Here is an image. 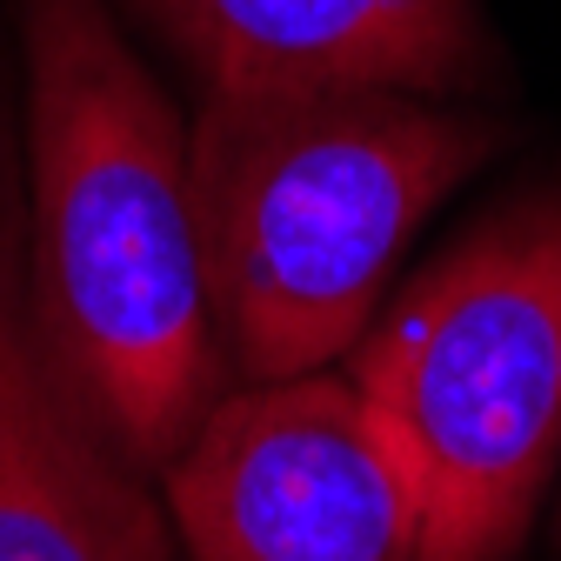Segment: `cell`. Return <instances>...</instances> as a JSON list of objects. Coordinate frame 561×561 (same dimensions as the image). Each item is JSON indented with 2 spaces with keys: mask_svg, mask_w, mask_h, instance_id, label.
Returning <instances> with one entry per match:
<instances>
[{
  "mask_svg": "<svg viewBox=\"0 0 561 561\" xmlns=\"http://www.w3.org/2000/svg\"><path fill=\"white\" fill-rule=\"evenodd\" d=\"M194 561H421V502L355 375L254 381L168 461Z\"/></svg>",
  "mask_w": 561,
  "mask_h": 561,
  "instance_id": "277c9868",
  "label": "cell"
},
{
  "mask_svg": "<svg viewBox=\"0 0 561 561\" xmlns=\"http://www.w3.org/2000/svg\"><path fill=\"white\" fill-rule=\"evenodd\" d=\"M421 502V561H508L561 442V187L468 228L355 347Z\"/></svg>",
  "mask_w": 561,
  "mask_h": 561,
  "instance_id": "3957f363",
  "label": "cell"
},
{
  "mask_svg": "<svg viewBox=\"0 0 561 561\" xmlns=\"http://www.w3.org/2000/svg\"><path fill=\"white\" fill-rule=\"evenodd\" d=\"M34 241L47 355L140 474H168L221 401V334L168 94L101 0H21Z\"/></svg>",
  "mask_w": 561,
  "mask_h": 561,
  "instance_id": "6da1fadb",
  "label": "cell"
},
{
  "mask_svg": "<svg viewBox=\"0 0 561 561\" xmlns=\"http://www.w3.org/2000/svg\"><path fill=\"white\" fill-rule=\"evenodd\" d=\"M207 94L388 88L468 94L488 47L468 0H140Z\"/></svg>",
  "mask_w": 561,
  "mask_h": 561,
  "instance_id": "8992f818",
  "label": "cell"
},
{
  "mask_svg": "<svg viewBox=\"0 0 561 561\" xmlns=\"http://www.w3.org/2000/svg\"><path fill=\"white\" fill-rule=\"evenodd\" d=\"M0 561H174L140 468L60 381L27 280V194L0 75Z\"/></svg>",
  "mask_w": 561,
  "mask_h": 561,
  "instance_id": "5b68a950",
  "label": "cell"
},
{
  "mask_svg": "<svg viewBox=\"0 0 561 561\" xmlns=\"http://www.w3.org/2000/svg\"><path fill=\"white\" fill-rule=\"evenodd\" d=\"M495 140V121L388 88L207 94L187 134V194L221 355L248 381L347 355L414 221Z\"/></svg>",
  "mask_w": 561,
  "mask_h": 561,
  "instance_id": "7a4b0ae2",
  "label": "cell"
}]
</instances>
